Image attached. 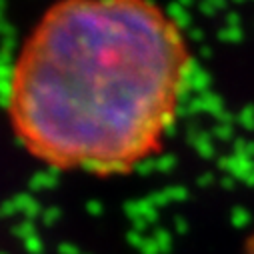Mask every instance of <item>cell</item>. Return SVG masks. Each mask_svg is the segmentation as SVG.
Here are the masks:
<instances>
[{
    "label": "cell",
    "mask_w": 254,
    "mask_h": 254,
    "mask_svg": "<svg viewBox=\"0 0 254 254\" xmlns=\"http://www.w3.org/2000/svg\"><path fill=\"white\" fill-rule=\"evenodd\" d=\"M192 56L178 22L128 0L52 6L24 38L6 110L42 164L124 174L150 160L178 118Z\"/></svg>",
    "instance_id": "6da1fadb"
},
{
    "label": "cell",
    "mask_w": 254,
    "mask_h": 254,
    "mask_svg": "<svg viewBox=\"0 0 254 254\" xmlns=\"http://www.w3.org/2000/svg\"><path fill=\"white\" fill-rule=\"evenodd\" d=\"M244 254H254V234L246 240V244H244Z\"/></svg>",
    "instance_id": "7a4b0ae2"
}]
</instances>
